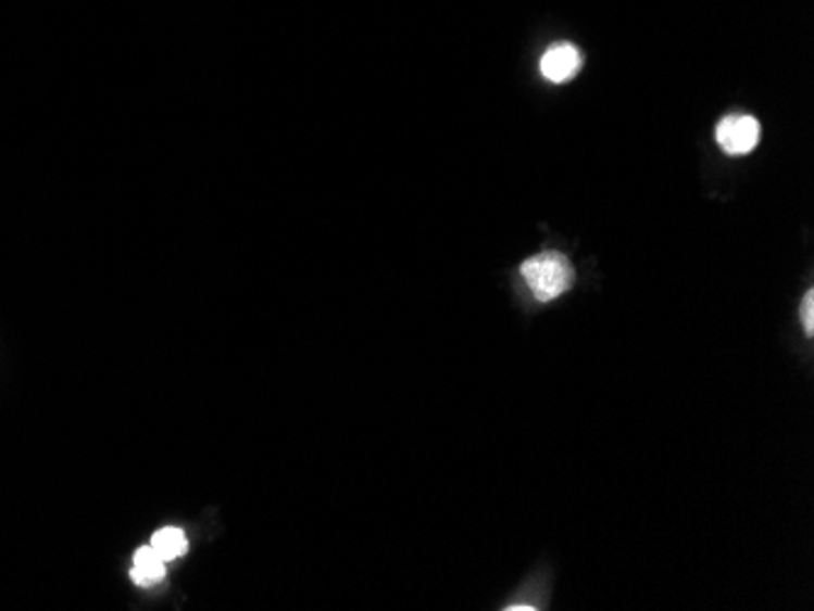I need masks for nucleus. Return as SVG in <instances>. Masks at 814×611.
<instances>
[{"mask_svg":"<svg viewBox=\"0 0 814 611\" xmlns=\"http://www.w3.org/2000/svg\"><path fill=\"white\" fill-rule=\"evenodd\" d=\"M519 273L539 303L556 300L573 285V266L568 258L559 252H544L531 256L529 262L522 264Z\"/></svg>","mask_w":814,"mask_h":611,"instance_id":"f257e3e1","label":"nucleus"},{"mask_svg":"<svg viewBox=\"0 0 814 611\" xmlns=\"http://www.w3.org/2000/svg\"><path fill=\"white\" fill-rule=\"evenodd\" d=\"M761 125L749 115H731L717 125V144L731 156H743L756 149Z\"/></svg>","mask_w":814,"mask_h":611,"instance_id":"f03ea898","label":"nucleus"},{"mask_svg":"<svg viewBox=\"0 0 814 611\" xmlns=\"http://www.w3.org/2000/svg\"><path fill=\"white\" fill-rule=\"evenodd\" d=\"M800 319L805 324V332H814V290H807V295L802 297V307H800Z\"/></svg>","mask_w":814,"mask_h":611,"instance_id":"423d86ee","label":"nucleus"},{"mask_svg":"<svg viewBox=\"0 0 814 611\" xmlns=\"http://www.w3.org/2000/svg\"><path fill=\"white\" fill-rule=\"evenodd\" d=\"M166 575V560L156 553L152 546L139 548L135 556V565H133V580L137 585L149 587L162 583Z\"/></svg>","mask_w":814,"mask_h":611,"instance_id":"20e7f679","label":"nucleus"},{"mask_svg":"<svg viewBox=\"0 0 814 611\" xmlns=\"http://www.w3.org/2000/svg\"><path fill=\"white\" fill-rule=\"evenodd\" d=\"M149 546H152L156 550V553L162 556L166 560V563H168V560H176V558H180V556L186 553V550H188V538H186V534L180 529L168 526V529L159 531V534H154L152 544H149Z\"/></svg>","mask_w":814,"mask_h":611,"instance_id":"39448f33","label":"nucleus"},{"mask_svg":"<svg viewBox=\"0 0 814 611\" xmlns=\"http://www.w3.org/2000/svg\"><path fill=\"white\" fill-rule=\"evenodd\" d=\"M583 56L573 44H556L541 56V74H544L551 84H566L573 76L580 72Z\"/></svg>","mask_w":814,"mask_h":611,"instance_id":"7ed1b4c3","label":"nucleus"}]
</instances>
